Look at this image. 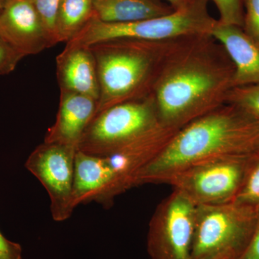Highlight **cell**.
<instances>
[{"label":"cell","instance_id":"obj_1","mask_svg":"<svg viewBox=\"0 0 259 259\" xmlns=\"http://www.w3.org/2000/svg\"><path fill=\"white\" fill-rule=\"evenodd\" d=\"M234 66L211 35L178 39L153 88L162 125L181 129L226 103Z\"/></svg>","mask_w":259,"mask_h":259},{"label":"cell","instance_id":"obj_2","mask_svg":"<svg viewBox=\"0 0 259 259\" xmlns=\"http://www.w3.org/2000/svg\"><path fill=\"white\" fill-rule=\"evenodd\" d=\"M259 148V121L226 103L179 130L136 175L134 187L166 184L179 172L214 158L248 156Z\"/></svg>","mask_w":259,"mask_h":259},{"label":"cell","instance_id":"obj_3","mask_svg":"<svg viewBox=\"0 0 259 259\" xmlns=\"http://www.w3.org/2000/svg\"><path fill=\"white\" fill-rule=\"evenodd\" d=\"M177 40L116 39L89 47L96 61L100 83L96 115L117 104L151 95L165 58Z\"/></svg>","mask_w":259,"mask_h":259},{"label":"cell","instance_id":"obj_4","mask_svg":"<svg viewBox=\"0 0 259 259\" xmlns=\"http://www.w3.org/2000/svg\"><path fill=\"white\" fill-rule=\"evenodd\" d=\"M208 0H195L171 14L127 23H105L94 17L67 45L90 47L116 39L167 41L195 35H211L218 20L209 14Z\"/></svg>","mask_w":259,"mask_h":259},{"label":"cell","instance_id":"obj_5","mask_svg":"<svg viewBox=\"0 0 259 259\" xmlns=\"http://www.w3.org/2000/svg\"><path fill=\"white\" fill-rule=\"evenodd\" d=\"M258 221L259 211L234 202L197 206L192 259H239Z\"/></svg>","mask_w":259,"mask_h":259},{"label":"cell","instance_id":"obj_6","mask_svg":"<svg viewBox=\"0 0 259 259\" xmlns=\"http://www.w3.org/2000/svg\"><path fill=\"white\" fill-rule=\"evenodd\" d=\"M160 125L152 94L117 104L95 115L77 150L94 156H108Z\"/></svg>","mask_w":259,"mask_h":259},{"label":"cell","instance_id":"obj_7","mask_svg":"<svg viewBox=\"0 0 259 259\" xmlns=\"http://www.w3.org/2000/svg\"><path fill=\"white\" fill-rule=\"evenodd\" d=\"M248 156H228L198 163L179 172L166 184L196 206L234 202L244 179Z\"/></svg>","mask_w":259,"mask_h":259},{"label":"cell","instance_id":"obj_8","mask_svg":"<svg viewBox=\"0 0 259 259\" xmlns=\"http://www.w3.org/2000/svg\"><path fill=\"white\" fill-rule=\"evenodd\" d=\"M196 207L176 190L160 202L148 226L151 259H192Z\"/></svg>","mask_w":259,"mask_h":259},{"label":"cell","instance_id":"obj_9","mask_svg":"<svg viewBox=\"0 0 259 259\" xmlns=\"http://www.w3.org/2000/svg\"><path fill=\"white\" fill-rule=\"evenodd\" d=\"M76 151L71 146L44 142L25 163V168L47 191L51 215L56 222L69 219L75 209L72 193Z\"/></svg>","mask_w":259,"mask_h":259},{"label":"cell","instance_id":"obj_10","mask_svg":"<svg viewBox=\"0 0 259 259\" xmlns=\"http://www.w3.org/2000/svg\"><path fill=\"white\" fill-rule=\"evenodd\" d=\"M179 130L160 125L104 156L111 171L115 197L134 187L136 175L161 152Z\"/></svg>","mask_w":259,"mask_h":259},{"label":"cell","instance_id":"obj_11","mask_svg":"<svg viewBox=\"0 0 259 259\" xmlns=\"http://www.w3.org/2000/svg\"><path fill=\"white\" fill-rule=\"evenodd\" d=\"M0 39L25 57L53 47L30 0H7L0 11Z\"/></svg>","mask_w":259,"mask_h":259},{"label":"cell","instance_id":"obj_12","mask_svg":"<svg viewBox=\"0 0 259 259\" xmlns=\"http://www.w3.org/2000/svg\"><path fill=\"white\" fill-rule=\"evenodd\" d=\"M113 179L104 156L76 151L72 199L75 208L95 202L104 207L113 204Z\"/></svg>","mask_w":259,"mask_h":259},{"label":"cell","instance_id":"obj_13","mask_svg":"<svg viewBox=\"0 0 259 259\" xmlns=\"http://www.w3.org/2000/svg\"><path fill=\"white\" fill-rule=\"evenodd\" d=\"M97 102L80 94L61 91L55 122L48 129L44 142L77 149L83 133L96 115Z\"/></svg>","mask_w":259,"mask_h":259},{"label":"cell","instance_id":"obj_14","mask_svg":"<svg viewBox=\"0 0 259 259\" xmlns=\"http://www.w3.org/2000/svg\"><path fill=\"white\" fill-rule=\"evenodd\" d=\"M211 35L225 49L234 66L233 88L259 83V44L241 27L217 22Z\"/></svg>","mask_w":259,"mask_h":259},{"label":"cell","instance_id":"obj_15","mask_svg":"<svg viewBox=\"0 0 259 259\" xmlns=\"http://www.w3.org/2000/svg\"><path fill=\"white\" fill-rule=\"evenodd\" d=\"M56 76L61 91L80 94L98 102L96 61L90 48L66 45L56 56Z\"/></svg>","mask_w":259,"mask_h":259},{"label":"cell","instance_id":"obj_16","mask_svg":"<svg viewBox=\"0 0 259 259\" xmlns=\"http://www.w3.org/2000/svg\"><path fill=\"white\" fill-rule=\"evenodd\" d=\"M95 16L105 23H127L171 14L162 0H94Z\"/></svg>","mask_w":259,"mask_h":259},{"label":"cell","instance_id":"obj_17","mask_svg":"<svg viewBox=\"0 0 259 259\" xmlns=\"http://www.w3.org/2000/svg\"><path fill=\"white\" fill-rule=\"evenodd\" d=\"M94 17V0H61L56 24L58 44L72 40Z\"/></svg>","mask_w":259,"mask_h":259},{"label":"cell","instance_id":"obj_18","mask_svg":"<svg viewBox=\"0 0 259 259\" xmlns=\"http://www.w3.org/2000/svg\"><path fill=\"white\" fill-rule=\"evenodd\" d=\"M234 202L259 211V148L248 156L243 184Z\"/></svg>","mask_w":259,"mask_h":259},{"label":"cell","instance_id":"obj_19","mask_svg":"<svg viewBox=\"0 0 259 259\" xmlns=\"http://www.w3.org/2000/svg\"><path fill=\"white\" fill-rule=\"evenodd\" d=\"M226 103L259 121V83L233 88L228 93Z\"/></svg>","mask_w":259,"mask_h":259},{"label":"cell","instance_id":"obj_20","mask_svg":"<svg viewBox=\"0 0 259 259\" xmlns=\"http://www.w3.org/2000/svg\"><path fill=\"white\" fill-rule=\"evenodd\" d=\"M41 20L53 47L58 44L56 24L61 0H30Z\"/></svg>","mask_w":259,"mask_h":259},{"label":"cell","instance_id":"obj_21","mask_svg":"<svg viewBox=\"0 0 259 259\" xmlns=\"http://www.w3.org/2000/svg\"><path fill=\"white\" fill-rule=\"evenodd\" d=\"M215 5L220 14V23L243 28L244 0H208Z\"/></svg>","mask_w":259,"mask_h":259},{"label":"cell","instance_id":"obj_22","mask_svg":"<svg viewBox=\"0 0 259 259\" xmlns=\"http://www.w3.org/2000/svg\"><path fill=\"white\" fill-rule=\"evenodd\" d=\"M243 29L259 44V0H244Z\"/></svg>","mask_w":259,"mask_h":259},{"label":"cell","instance_id":"obj_23","mask_svg":"<svg viewBox=\"0 0 259 259\" xmlns=\"http://www.w3.org/2000/svg\"><path fill=\"white\" fill-rule=\"evenodd\" d=\"M14 48L8 42L0 39V75H6L13 72L23 58Z\"/></svg>","mask_w":259,"mask_h":259},{"label":"cell","instance_id":"obj_24","mask_svg":"<svg viewBox=\"0 0 259 259\" xmlns=\"http://www.w3.org/2000/svg\"><path fill=\"white\" fill-rule=\"evenodd\" d=\"M21 245L7 239L0 232V259H22Z\"/></svg>","mask_w":259,"mask_h":259},{"label":"cell","instance_id":"obj_25","mask_svg":"<svg viewBox=\"0 0 259 259\" xmlns=\"http://www.w3.org/2000/svg\"><path fill=\"white\" fill-rule=\"evenodd\" d=\"M239 259H259V221L248 248Z\"/></svg>","mask_w":259,"mask_h":259},{"label":"cell","instance_id":"obj_26","mask_svg":"<svg viewBox=\"0 0 259 259\" xmlns=\"http://www.w3.org/2000/svg\"><path fill=\"white\" fill-rule=\"evenodd\" d=\"M166 1L175 11V10L185 9L190 6L195 0H166Z\"/></svg>","mask_w":259,"mask_h":259},{"label":"cell","instance_id":"obj_27","mask_svg":"<svg viewBox=\"0 0 259 259\" xmlns=\"http://www.w3.org/2000/svg\"><path fill=\"white\" fill-rule=\"evenodd\" d=\"M6 1L7 0H0V11H1V10L3 9V6H4Z\"/></svg>","mask_w":259,"mask_h":259}]
</instances>
